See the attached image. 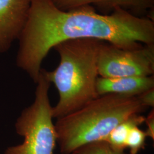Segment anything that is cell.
<instances>
[{
	"mask_svg": "<svg viewBox=\"0 0 154 154\" xmlns=\"http://www.w3.org/2000/svg\"><path fill=\"white\" fill-rule=\"evenodd\" d=\"M95 39L126 49L154 44V22L122 9L98 13L92 6L62 11L52 0H32L18 40L17 64L37 82L50 49L62 42Z\"/></svg>",
	"mask_w": 154,
	"mask_h": 154,
	"instance_id": "1",
	"label": "cell"
},
{
	"mask_svg": "<svg viewBox=\"0 0 154 154\" xmlns=\"http://www.w3.org/2000/svg\"><path fill=\"white\" fill-rule=\"evenodd\" d=\"M102 42L95 39H71L54 48L60 58L58 66L51 72L41 69L59 94L58 102L52 109L53 118L67 116L99 97L96 83L99 75L98 55Z\"/></svg>",
	"mask_w": 154,
	"mask_h": 154,
	"instance_id": "2",
	"label": "cell"
},
{
	"mask_svg": "<svg viewBox=\"0 0 154 154\" xmlns=\"http://www.w3.org/2000/svg\"><path fill=\"white\" fill-rule=\"evenodd\" d=\"M146 109L137 97L99 96L81 109L57 119L55 128L61 154H71L83 145L105 140L116 126Z\"/></svg>",
	"mask_w": 154,
	"mask_h": 154,
	"instance_id": "3",
	"label": "cell"
},
{
	"mask_svg": "<svg viewBox=\"0 0 154 154\" xmlns=\"http://www.w3.org/2000/svg\"><path fill=\"white\" fill-rule=\"evenodd\" d=\"M36 83L34 102L23 111L16 125L24 140L8 148L5 154H53L57 136L48 95L50 82L41 70Z\"/></svg>",
	"mask_w": 154,
	"mask_h": 154,
	"instance_id": "4",
	"label": "cell"
},
{
	"mask_svg": "<svg viewBox=\"0 0 154 154\" xmlns=\"http://www.w3.org/2000/svg\"><path fill=\"white\" fill-rule=\"evenodd\" d=\"M97 65L103 78L154 75V44L126 49L102 41Z\"/></svg>",
	"mask_w": 154,
	"mask_h": 154,
	"instance_id": "5",
	"label": "cell"
},
{
	"mask_svg": "<svg viewBox=\"0 0 154 154\" xmlns=\"http://www.w3.org/2000/svg\"><path fill=\"white\" fill-rule=\"evenodd\" d=\"M32 0H0V53L18 39L28 18Z\"/></svg>",
	"mask_w": 154,
	"mask_h": 154,
	"instance_id": "6",
	"label": "cell"
},
{
	"mask_svg": "<svg viewBox=\"0 0 154 154\" xmlns=\"http://www.w3.org/2000/svg\"><path fill=\"white\" fill-rule=\"evenodd\" d=\"M152 88H154V75L110 78L100 77L96 83V90L99 96L118 94L137 97Z\"/></svg>",
	"mask_w": 154,
	"mask_h": 154,
	"instance_id": "7",
	"label": "cell"
},
{
	"mask_svg": "<svg viewBox=\"0 0 154 154\" xmlns=\"http://www.w3.org/2000/svg\"><path fill=\"white\" fill-rule=\"evenodd\" d=\"M58 8L69 11L84 6H96L105 11L122 9L140 17L144 13L154 10V0H52Z\"/></svg>",
	"mask_w": 154,
	"mask_h": 154,
	"instance_id": "8",
	"label": "cell"
},
{
	"mask_svg": "<svg viewBox=\"0 0 154 154\" xmlns=\"http://www.w3.org/2000/svg\"><path fill=\"white\" fill-rule=\"evenodd\" d=\"M145 117L139 114H135L119 124L110 132L105 140L116 149L125 151L128 133L132 128L144 123Z\"/></svg>",
	"mask_w": 154,
	"mask_h": 154,
	"instance_id": "9",
	"label": "cell"
},
{
	"mask_svg": "<svg viewBox=\"0 0 154 154\" xmlns=\"http://www.w3.org/2000/svg\"><path fill=\"white\" fill-rule=\"evenodd\" d=\"M71 154H125V151L114 149L106 140H98L79 147Z\"/></svg>",
	"mask_w": 154,
	"mask_h": 154,
	"instance_id": "10",
	"label": "cell"
},
{
	"mask_svg": "<svg viewBox=\"0 0 154 154\" xmlns=\"http://www.w3.org/2000/svg\"><path fill=\"white\" fill-rule=\"evenodd\" d=\"M146 137L145 131L140 130L139 127L132 128L126 140V148L129 149L130 154H137L144 148Z\"/></svg>",
	"mask_w": 154,
	"mask_h": 154,
	"instance_id": "11",
	"label": "cell"
},
{
	"mask_svg": "<svg viewBox=\"0 0 154 154\" xmlns=\"http://www.w3.org/2000/svg\"><path fill=\"white\" fill-rule=\"evenodd\" d=\"M138 100L147 108L154 107V88L149 89L137 96Z\"/></svg>",
	"mask_w": 154,
	"mask_h": 154,
	"instance_id": "12",
	"label": "cell"
},
{
	"mask_svg": "<svg viewBox=\"0 0 154 154\" xmlns=\"http://www.w3.org/2000/svg\"><path fill=\"white\" fill-rule=\"evenodd\" d=\"M144 123L147 125V130L145 131L147 137L154 139V110L150 111L147 118H145Z\"/></svg>",
	"mask_w": 154,
	"mask_h": 154,
	"instance_id": "13",
	"label": "cell"
}]
</instances>
